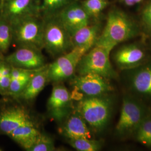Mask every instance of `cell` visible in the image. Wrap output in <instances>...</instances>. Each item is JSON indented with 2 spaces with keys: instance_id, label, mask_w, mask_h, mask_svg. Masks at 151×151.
Listing matches in <instances>:
<instances>
[{
  "instance_id": "obj_22",
  "label": "cell",
  "mask_w": 151,
  "mask_h": 151,
  "mask_svg": "<svg viewBox=\"0 0 151 151\" xmlns=\"http://www.w3.org/2000/svg\"><path fill=\"white\" fill-rule=\"evenodd\" d=\"M13 41L12 28L11 24L0 16V51L5 54Z\"/></svg>"
},
{
  "instance_id": "obj_10",
  "label": "cell",
  "mask_w": 151,
  "mask_h": 151,
  "mask_svg": "<svg viewBox=\"0 0 151 151\" xmlns=\"http://www.w3.org/2000/svg\"><path fill=\"white\" fill-rule=\"evenodd\" d=\"M40 12V0H5L0 16L12 25L24 18L39 15Z\"/></svg>"
},
{
  "instance_id": "obj_20",
  "label": "cell",
  "mask_w": 151,
  "mask_h": 151,
  "mask_svg": "<svg viewBox=\"0 0 151 151\" xmlns=\"http://www.w3.org/2000/svg\"><path fill=\"white\" fill-rule=\"evenodd\" d=\"M130 83L135 91L151 96V65L137 70L131 77Z\"/></svg>"
},
{
  "instance_id": "obj_15",
  "label": "cell",
  "mask_w": 151,
  "mask_h": 151,
  "mask_svg": "<svg viewBox=\"0 0 151 151\" xmlns=\"http://www.w3.org/2000/svg\"><path fill=\"white\" fill-rule=\"evenodd\" d=\"M145 54L139 47L131 44L119 48L114 55V60L121 69L138 67L144 60Z\"/></svg>"
},
{
  "instance_id": "obj_19",
  "label": "cell",
  "mask_w": 151,
  "mask_h": 151,
  "mask_svg": "<svg viewBox=\"0 0 151 151\" xmlns=\"http://www.w3.org/2000/svg\"><path fill=\"white\" fill-rule=\"evenodd\" d=\"M38 70L39 69L27 70L12 66L11 82L8 95L17 99Z\"/></svg>"
},
{
  "instance_id": "obj_2",
  "label": "cell",
  "mask_w": 151,
  "mask_h": 151,
  "mask_svg": "<svg viewBox=\"0 0 151 151\" xmlns=\"http://www.w3.org/2000/svg\"><path fill=\"white\" fill-rule=\"evenodd\" d=\"M74 109L96 132L101 131L110 120L113 101L106 95L97 96H84L77 100Z\"/></svg>"
},
{
  "instance_id": "obj_14",
  "label": "cell",
  "mask_w": 151,
  "mask_h": 151,
  "mask_svg": "<svg viewBox=\"0 0 151 151\" xmlns=\"http://www.w3.org/2000/svg\"><path fill=\"white\" fill-rule=\"evenodd\" d=\"M62 122L60 132L68 139L91 138L88 124L75 109Z\"/></svg>"
},
{
  "instance_id": "obj_9",
  "label": "cell",
  "mask_w": 151,
  "mask_h": 151,
  "mask_svg": "<svg viewBox=\"0 0 151 151\" xmlns=\"http://www.w3.org/2000/svg\"><path fill=\"white\" fill-rule=\"evenodd\" d=\"M72 93L60 83H54L47 102L50 116L58 122H62L74 110Z\"/></svg>"
},
{
  "instance_id": "obj_12",
  "label": "cell",
  "mask_w": 151,
  "mask_h": 151,
  "mask_svg": "<svg viewBox=\"0 0 151 151\" xmlns=\"http://www.w3.org/2000/svg\"><path fill=\"white\" fill-rule=\"evenodd\" d=\"M55 15L70 35L78 29L89 24L91 18L81 4L74 2L65 6Z\"/></svg>"
},
{
  "instance_id": "obj_25",
  "label": "cell",
  "mask_w": 151,
  "mask_h": 151,
  "mask_svg": "<svg viewBox=\"0 0 151 151\" xmlns=\"http://www.w3.org/2000/svg\"><path fill=\"white\" fill-rule=\"evenodd\" d=\"M12 66L5 60L0 63V94L8 95L11 82Z\"/></svg>"
},
{
  "instance_id": "obj_11",
  "label": "cell",
  "mask_w": 151,
  "mask_h": 151,
  "mask_svg": "<svg viewBox=\"0 0 151 151\" xmlns=\"http://www.w3.org/2000/svg\"><path fill=\"white\" fill-rule=\"evenodd\" d=\"M41 50L31 47L20 46L15 52L6 56L5 60L13 67L27 70H38L47 65Z\"/></svg>"
},
{
  "instance_id": "obj_26",
  "label": "cell",
  "mask_w": 151,
  "mask_h": 151,
  "mask_svg": "<svg viewBox=\"0 0 151 151\" xmlns=\"http://www.w3.org/2000/svg\"><path fill=\"white\" fill-rule=\"evenodd\" d=\"M81 5L88 15L96 17L108 5V0H85Z\"/></svg>"
},
{
  "instance_id": "obj_1",
  "label": "cell",
  "mask_w": 151,
  "mask_h": 151,
  "mask_svg": "<svg viewBox=\"0 0 151 151\" xmlns=\"http://www.w3.org/2000/svg\"><path fill=\"white\" fill-rule=\"evenodd\" d=\"M138 32L137 24L124 12L114 9L109 12L106 25L95 45L111 52L120 43L134 37Z\"/></svg>"
},
{
  "instance_id": "obj_21",
  "label": "cell",
  "mask_w": 151,
  "mask_h": 151,
  "mask_svg": "<svg viewBox=\"0 0 151 151\" xmlns=\"http://www.w3.org/2000/svg\"><path fill=\"white\" fill-rule=\"evenodd\" d=\"M134 135L138 142L151 147V115H147L135 130Z\"/></svg>"
},
{
  "instance_id": "obj_5",
  "label": "cell",
  "mask_w": 151,
  "mask_h": 151,
  "mask_svg": "<svg viewBox=\"0 0 151 151\" xmlns=\"http://www.w3.org/2000/svg\"><path fill=\"white\" fill-rule=\"evenodd\" d=\"M13 40L19 47L27 46L43 49L44 20L39 15L24 18L11 25Z\"/></svg>"
},
{
  "instance_id": "obj_13",
  "label": "cell",
  "mask_w": 151,
  "mask_h": 151,
  "mask_svg": "<svg viewBox=\"0 0 151 151\" xmlns=\"http://www.w3.org/2000/svg\"><path fill=\"white\" fill-rule=\"evenodd\" d=\"M32 120L27 110L20 106H12L0 111V132L7 135L19 126Z\"/></svg>"
},
{
  "instance_id": "obj_16",
  "label": "cell",
  "mask_w": 151,
  "mask_h": 151,
  "mask_svg": "<svg viewBox=\"0 0 151 151\" xmlns=\"http://www.w3.org/2000/svg\"><path fill=\"white\" fill-rule=\"evenodd\" d=\"M99 30V25L90 24L76 30L70 35L72 48L80 49L87 53L96 43Z\"/></svg>"
},
{
  "instance_id": "obj_33",
  "label": "cell",
  "mask_w": 151,
  "mask_h": 151,
  "mask_svg": "<svg viewBox=\"0 0 151 151\" xmlns=\"http://www.w3.org/2000/svg\"><path fill=\"white\" fill-rule=\"evenodd\" d=\"M5 1V0H2V1Z\"/></svg>"
},
{
  "instance_id": "obj_23",
  "label": "cell",
  "mask_w": 151,
  "mask_h": 151,
  "mask_svg": "<svg viewBox=\"0 0 151 151\" xmlns=\"http://www.w3.org/2000/svg\"><path fill=\"white\" fill-rule=\"evenodd\" d=\"M69 144L78 151H99L103 146L101 142L87 138L70 139H69Z\"/></svg>"
},
{
  "instance_id": "obj_30",
  "label": "cell",
  "mask_w": 151,
  "mask_h": 151,
  "mask_svg": "<svg viewBox=\"0 0 151 151\" xmlns=\"http://www.w3.org/2000/svg\"><path fill=\"white\" fill-rule=\"evenodd\" d=\"M5 57L4 54L0 51V63L5 60Z\"/></svg>"
},
{
  "instance_id": "obj_6",
  "label": "cell",
  "mask_w": 151,
  "mask_h": 151,
  "mask_svg": "<svg viewBox=\"0 0 151 151\" xmlns=\"http://www.w3.org/2000/svg\"><path fill=\"white\" fill-rule=\"evenodd\" d=\"M148 114L142 104L133 97L125 96L115 131L119 138L134 134Z\"/></svg>"
},
{
  "instance_id": "obj_17",
  "label": "cell",
  "mask_w": 151,
  "mask_h": 151,
  "mask_svg": "<svg viewBox=\"0 0 151 151\" xmlns=\"http://www.w3.org/2000/svg\"><path fill=\"white\" fill-rule=\"evenodd\" d=\"M40 134L41 132L31 120L17 127L8 136L26 151H29Z\"/></svg>"
},
{
  "instance_id": "obj_28",
  "label": "cell",
  "mask_w": 151,
  "mask_h": 151,
  "mask_svg": "<svg viewBox=\"0 0 151 151\" xmlns=\"http://www.w3.org/2000/svg\"><path fill=\"white\" fill-rule=\"evenodd\" d=\"M142 17L145 25L151 31V2L145 8Z\"/></svg>"
},
{
  "instance_id": "obj_3",
  "label": "cell",
  "mask_w": 151,
  "mask_h": 151,
  "mask_svg": "<svg viewBox=\"0 0 151 151\" xmlns=\"http://www.w3.org/2000/svg\"><path fill=\"white\" fill-rule=\"evenodd\" d=\"M43 48L55 58L72 49L70 33L55 15L44 20Z\"/></svg>"
},
{
  "instance_id": "obj_29",
  "label": "cell",
  "mask_w": 151,
  "mask_h": 151,
  "mask_svg": "<svg viewBox=\"0 0 151 151\" xmlns=\"http://www.w3.org/2000/svg\"><path fill=\"white\" fill-rule=\"evenodd\" d=\"M122 2H123L125 5L128 6H132L135 5L137 4L140 3L143 0H120Z\"/></svg>"
},
{
  "instance_id": "obj_27",
  "label": "cell",
  "mask_w": 151,
  "mask_h": 151,
  "mask_svg": "<svg viewBox=\"0 0 151 151\" xmlns=\"http://www.w3.org/2000/svg\"><path fill=\"white\" fill-rule=\"evenodd\" d=\"M56 150L53 138L43 133H41L38 139L29 151H53Z\"/></svg>"
},
{
  "instance_id": "obj_18",
  "label": "cell",
  "mask_w": 151,
  "mask_h": 151,
  "mask_svg": "<svg viewBox=\"0 0 151 151\" xmlns=\"http://www.w3.org/2000/svg\"><path fill=\"white\" fill-rule=\"evenodd\" d=\"M48 65L38 70L29 81L27 86L17 99L30 101L38 96L49 82Z\"/></svg>"
},
{
  "instance_id": "obj_7",
  "label": "cell",
  "mask_w": 151,
  "mask_h": 151,
  "mask_svg": "<svg viewBox=\"0 0 151 151\" xmlns=\"http://www.w3.org/2000/svg\"><path fill=\"white\" fill-rule=\"evenodd\" d=\"M70 82L75 90L72 93L73 100H77L78 95L81 99L84 96H97L106 95L113 90L108 79L94 73L75 75Z\"/></svg>"
},
{
  "instance_id": "obj_24",
  "label": "cell",
  "mask_w": 151,
  "mask_h": 151,
  "mask_svg": "<svg viewBox=\"0 0 151 151\" xmlns=\"http://www.w3.org/2000/svg\"><path fill=\"white\" fill-rule=\"evenodd\" d=\"M40 11L46 17L53 16L70 3V0H40Z\"/></svg>"
},
{
  "instance_id": "obj_4",
  "label": "cell",
  "mask_w": 151,
  "mask_h": 151,
  "mask_svg": "<svg viewBox=\"0 0 151 151\" xmlns=\"http://www.w3.org/2000/svg\"><path fill=\"white\" fill-rule=\"evenodd\" d=\"M110 53V52L107 49L95 45L82 57L77 65L76 73L77 75L97 74L108 80L115 78L116 73L111 65Z\"/></svg>"
},
{
  "instance_id": "obj_8",
  "label": "cell",
  "mask_w": 151,
  "mask_h": 151,
  "mask_svg": "<svg viewBox=\"0 0 151 151\" xmlns=\"http://www.w3.org/2000/svg\"><path fill=\"white\" fill-rule=\"evenodd\" d=\"M85 54L81 49L73 48L68 52L57 57L48 65L49 82L58 83L70 80L75 75L77 65Z\"/></svg>"
},
{
  "instance_id": "obj_31",
  "label": "cell",
  "mask_w": 151,
  "mask_h": 151,
  "mask_svg": "<svg viewBox=\"0 0 151 151\" xmlns=\"http://www.w3.org/2000/svg\"><path fill=\"white\" fill-rule=\"evenodd\" d=\"M2 0H0V12H1V7H2Z\"/></svg>"
},
{
  "instance_id": "obj_32",
  "label": "cell",
  "mask_w": 151,
  "mask_h": 151,
  "mask_svg": "<svg viewBox=\"0 0 151 151\" xmlns=\"http://www.w3.org/2000/svg\"><path fill=\"white\" fill-rule=\"evenodd\" d=\"M2 151V149L1 148V147H0V151Z\"/></svg>"
}]
</instances>
